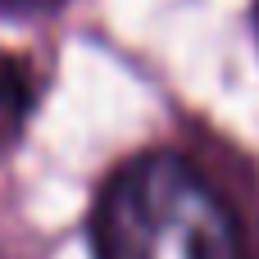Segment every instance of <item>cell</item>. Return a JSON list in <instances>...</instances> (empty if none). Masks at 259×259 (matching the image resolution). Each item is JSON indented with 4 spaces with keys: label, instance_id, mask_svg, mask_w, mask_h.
<instances>
[{
    "label": "cell",
    "instance_id": "6da1fadb",
    "mask_svg": "<svg viewBox=\"0 0 259 259\" xmlns=\"http://www.w3.org/2000/svg\"><path fill=\"white\" fill-rule=\"evenodd\" d=\"M96 259H255L241 209L187 150H141L91 209Z\"/></svg>",
    "mask_w": 259,
    "mask_h": 259
},
{
    "label": "cell",
    "instance_id": "7a4b0ae2",
    "mask_svg": "<svg viewBox=\"0 0 259 259\" xmlns=\"http://www.w3.org/2000/svg\"><path fill=\"white\" fill-rule=\"evenodd\" d=\"M27 100H32V91H27L23 64H14V59L0 55V146L18 132V123L27 114Z\"/></svg>",
    "mask_w": 259,
    "mask_h": 259
}]
</instances>
